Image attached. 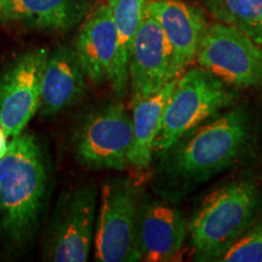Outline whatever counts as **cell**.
<instances>
[{"label": "cell", "instance_id": "6da1fadb", "mask_svg": "<svg viewBox=\"0 0 262 262\" xmlns=\"http://www.w3.org/2000/svg\"><path fill=\"white\" fill-rule=\"evenodd\" d=\"M48 171L44 153L31 134H19L0 159V232L22 248L34 237L44 208Z\"/></svg>", "mask_w": 262, "mask_h": 262}, {"label": "cell", "instance_id": "7a4b0ae2", "mask_svg": "<svg viewBox=\"0 0 262 262\" xmlns=\"http://www.w3.org/2000/svg\"><path fill=\"white\" fill-rule=\"evenodd\" d=\"M250 137L248 114L242 107L198 127L186 142L175 143L166 152V175L172 180L196 185L206 181L243 155Z\"/></svg>", "mask_w": 262, "mask_h": 262}, {"label": "cell", "instance_id": "3957f363", "mask_svg": "<svg viewBox=\"0 0 262 262\" xmlns=\"http://www.w3.org/2000/svg\"><path fill=\"white\" fill-rule=\"evenodd\" d=\"M261 209V193L249 181L226 183L206 195L188 227L196 260H220L254 225Z\"/></svg>", "mask_w": 262, "mask_h": 262}, {"label": "cell", "instance_id": "277c9868", "mask_svg": "<svg viewBox=\"0 0 262 262\" xmlns=\"http://www.w3.org/2000/svg\"><path fill=\"white\" fill-rule=\"evenodd\" d=\"M234 98L228 85L210 72L202 67L186 70L178 77L164 110L155 152L165 153L203 122L231 106Z\"/></svg>", "mask_w": 262, "mask_h": 262}, {"label": "cell", "instance_id": "5b68a950", "mask_svg": "<svg viewBox=\"0 0 262 262\" xmlns=\"http://www.w3.org/2000/svg\"><path fill=\"white\" fill-rule=\"evenodd\" d=\"M139 203L137 188L127 180L117 179L102 186L95 231L96 261H141L137 242Z\"/></svg>", "mask_w": 262, "mask_h": 262}, {"label": "cell", "instance_id": "8992f818", "mask_svg": "<svg viewBox=\"0 0 262 262\" xmlns=\"http://www.w3.org/2000/svg\"><path fill=\"white\" fill-rule=\"evenodd\" d=\"M195 61L228 86H262V48L233 26L208 25Z\"/></svg>", "mask_w": 262, "mask_h": 262}, {"label": "cell", "instance_id": "52a82bcc", "mask_svg": "<svg viewBox=\"0 0 262 262\" xmlns=\"http://www.w3.org/2000/svg\"><path fill=\"white\" fill-rule=\"evenodd\" d=\"M133 119L122 103H110L91 112L74 134L78 160L93 169L123 170L130 165Z\"/></svg>", "mask_w": 262, "mask_h": 262}, {"label": "cell", "instance_id": "ba28073f", "mask_svg": "<svg viewBox=\"0 0 262 262\" xmlns=\"http://www.w3.org/2000/svg\"><path fill=\"white\" fill-rule=\"evenodd\" d=\"M97 192L83 186L61 195L47 235L44 258L55 262L88 261L96 222Z\"/></svg>", "mask_w": 262, "mask_h": 262}, {"label": "cell", "instance_id": "9c48e42d", "mask_svg": "<svg viewBox=\"0 0 262 262\" xmlns=\"http://www.w3.org/2000/svg\"><path fill=\"white\" fill-rule=\"evenodd\" d=\"M81 67L95 84L107 83L118 97L129 86V63L124 60L119 37L107 4H101L84 21L75 41Z\"/></svg>", "mask_w": 262, "mask_h": 262}, {"label": "cell", "instance_id": "30bf717a", "mask_svg": "<svg viewBox=\"0 0 262 262\" xmlns=\"http://www.w3.org/2000/svg\"><path fill=\"white\" fill-rule=\"evenodd\" d=\"M49 52L38 48L26 51L0 77V126L8 136L22 134L39 112L41 81Z\"/></svg>", "mask_w": 262, "mask_h": 262}, {"label": "cell", "instance_id": "8fae6325", "mask_svg": "<svg viewBox=\"0 0 262 262\" xmlns=\"http://www.w3.org/2000/svg\"><path fill=\"white\" fill-rule=\"evenodd\" d=\"M171 55L155 16L147 11L131 48L129 85L131 106L155 94L171 80Z\"/></svg>", "mask_w": 262, "mask_h": 262}, {"label": "cell", "instance_id": "7c38bea8", "mask_svg": "<svg viewBox=\"0 0 262 262\" xmlns=\"http://www.w3.org/2000/svg\"><path fill=\"white\" fill-rule=\"evenodd\" d=\"M147 11L155 16L168 41L171 79L178 78L195 60L208 24L198 6L183 0H148Z\"/></svg>", "mask_w": 262, "mask_h": 262}, {"label": "cell", "instance_id": "4fadbf2b", "mask_svg": "<svg viewBox=\"0 0 262 262\" xmlns=\"http://www.w3.org/2000/svg\"><path fill=\"white\" fill-rule=\"evenodd\" d=\"M186 226L178 209L155 199H140L137 242L141 261H172L182 250Z\"/></svg>", "mask_w": 262, "mask_h": 262}, {"label": "cell", "instance_id": "5bb4252c", "mask_svg": "<svg viewBox=\"0 0 262 262\" xmlns=\"http://www.w3.org/2000/svg\"><path fill=\"white\" fill-rule=\"evenodd\" d=\"M85 77L74 48L62 45L49 54L41 81V116H55L77 103L88 89Z\"/></svg>", "mask_w": 262, "mask_h": 262}, {"label": "cell", "instance_id": "9a60e30c", "mask_svg": "<svg viewBox=\"0 0 262 262\" xmlns=\"http://www.w3.org/2000/svg\"><path fill=\"white\" fill-rule=\"evenodd\" d=\"M178 78L169 80L155 94L149 95L133 106L134 141L130 153V165L146 169L152 162L155 143L158 136L164 110L175 89Z\"/></svg>", "mask_w": 262, "mask_h": 262}, {"label": "cell", "instance_id": "2e32d148", "mask_svg": "<svg viewBox=\"0 0 262 262\" xmlns=\"http://www.w3.org/2000/svg\"><path fill=\"white\" fill-rule=\"evenodd\" d=\"M89 0H12L10 21L42 31L67 32L83 21Z\"/></svg>", "mask_w": 262, "mask_h": 262}, {"label": "cell", "instance_id": "e0dca14e", "mask_svg": "<svg viewBox=\"0 0 262 262\" xmlns=\"http://www.w3.org/2000/svg\"><path fill=\"white\" fill-rule=\"evenodd\" d=\"M217 22L233 26L262 48V0H203Z\"/></svg>", "mask_w": 262, "mask_h": 262}, {"label": "cell", "instance_id": "ac0fdd59", "mask_svg": "<svg viewBox=\"0 0 262 262\" xmlns=\"http://www.w3.org/2000/svg\"><path fill=\"white\" fill-rule=\"evenodd\" d=\"M148 0H108L111 17L119 37L124 60L130 61L131 48L142 19L145 17Z\"/></svg>", "mask_w": 262, "mask_h": 262}, {"label": "cell", "instance_id": "d6986e66", "mask_svg": "<svg viewBox=\"0 0 262 262\" xmlns=\"http://www.w3.org/2000/svg\"><path fill=\"white\" fill-rule=\"evenodd\" d=\"M219 261L262 262V224L248 229L225 251Z\"/></svg>", "mask_w": 262, "mask_h": 262}, {"label": "cell", "instance_id": "ffe728a7", "mask_svg": "<svg viewBox=\"0 0 262 262\" xmlns=\"http://www.w3.org/2000/svg\"><path fill=\"white\" fill-rule=\"evenodd\" d=\"M12 0H0V24L10 21Z\"/></svg>", "mask_w": 262, "mask_h": 262}, {"label": "cell", "instance_id": "44dd1931", "mask_svg": "<svg viewBox=\"0 0 262 262\" xmlns=\"http://www.w3.org/2000/svg\"><path fill=\"white\" fill-rule=\"evenodd\" d=\"M9 145H8V134L5 133L4 129L0 126V159L3 158L8 152Z\"/></svg>", "mask_w": 262, "mask_h": 262}, {"label": "cell", "instance_id": "7402d4cb", "mask_svg": "<svg viewBox=\"0 0 262 262\" xmlns=\"http://www.w3.org/2000/svg\"><path fill=\"white\" fill-rule=\"evenodd\" d=\"M89 2H90V0H89Z\"/></svg>", "mask_w": 262, "mask_h": 262}]
</instances>
